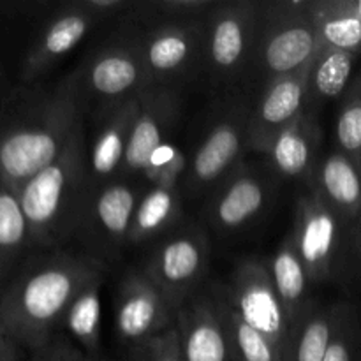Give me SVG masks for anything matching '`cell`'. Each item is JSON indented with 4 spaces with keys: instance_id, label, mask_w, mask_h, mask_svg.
I'll list each match as a JSON object with an SVG mask.
<instances>
[{
    "instance_id": "1",
    "label": "cell",
    "mask_w": 361,
    "mask_h": 361,
    "mask_svg": "<svg viewBox=\"0 0 361 361\" xmlns=\"http://www.w3.org/2000/svg\"><path fill=\"white\" fill-rule=\"evenodd\" d=\"M80 73L13 92L0 109V182L14 192L51 164L80 126Z\"/></svg>"
},
{
    "instance_id": "2",
    "label": "cell",
    "mask_w": 361,
    "mask_h": 361,
    "mask_svg": "<svg viewBox=\"0 0 361 361\" xmlns=\"http://www.w3.org/2000/svg\"><path fill=\"white\" fill-rule=\"evenodd\" d=\"M88 254L49 250L28 256L0 293V331L23 351H37L59 335L71 302L95 275L106 271Z\"/></svg>"
},
{
    "instance_id": "3",
    "label": "cell",
    "mask_w": 361,
    "mask_h": 361,
    "mask_svg": "<svg viewBox=\"0 0 361 361\" xmlns=\"http://www.w3.org/2000/svg\"><path fill=\"white\" fill-rule=\"evenodd\" d=\"M94 189L88 176L87 140L80 123L62 154L16 192L32 247L56 250L76 236Z\"/></svg>"
},
{
    "instance_id": "4",
    "label": "cell",
    "mask_w": 361,
    "mask_h": 361,
    "mask_svg": "<svg viewBox=\"0 0 361 361\" xmlns=\"http://www.w3.org/2000/svg\"><path fill=\"white\" fill-rule=\"evenodd\" d=\"M289 236L314 284L345 281L358 268L355 226L312 190L298 197Z\"/></svg>"
},
{
    "instance_id": "5",
    "label": "cell",
    "mask_w": 361,
    "mask_h": 361,
    "mask_svg": "<svg viewBox=\"0 0 361 361\" xmlns=\"http://www.w3.org/2000/svg\"><path fill=\"white\" fill-rule=\"evenodd\" d=\"M259 27L252 62L263 87L305 69L319 49L312 20L314 0L257 4Z\"/></svg>"
},
{
    "instance_id": "6",
    "label": "cell",
    "mask_w": 361,
    "mask_h": 361,
    "mask_svg": "<svg viewBox=\"0 0 361 361\" xmlns=\"http://www.w3.org/2000/svg\"><path fill=\"white\" fill-rule=\"evenodd\" d=\"M221 288L240 317L277 349L282 361H289L296 328L275 289L267 261L252 257L240 261L228 284Z\"/></svg>"
},
{
    "instance_id": "7",
    "label": "cell",
    "mask_w": 361,
    "mask_h": 361,
    "mask_svg": "<svg viewBox=\"0 0 361 361\" xmlns=\"http://www.w3.org/2000/svg\"><path fill=\"white\" fill-rule=\"evenodd\" d=\"M259 6L250 0L217 2L204 18L203 66L217 83H233L252 62Z\"/></svg>"
},
{
    "instance_id": "8",
    "label": "cell",
    "mask_w": 361,
    "mask_h": 361,
    "mask_svg": "<svg viewBox=\"0 0 361 361\" xmlns=\"http://www.w3.org/2000/svg\"><path fill=\"white\" fill-rule=\"evenodd\" d=\"M210 261L204 229L190 226L162 238L145 259L141 270L157 286L169 305L178 310L196 296Z\"/></svg>"
},
{
    "instance_id": "9",
    "label": "cell",
    "mask_w": 361,
    "mask_h": 361,
    "mask_svg": "<svg viewBox=\"0 0 361 361\" xmlns=\"http://www.w3.org/2000/svg\"><path fill=\"white\" fill-rule=\"evenodd\" d=\"M250 106L236 102L219 113L194 152L183 176L182 189L189 197L212 192L249 152Z\"/></svg>"
},
{
    "instance_id": "10",
    "label": "cell",
    "mask_w": 361,
    "mask_h": 361,
    "mask_svg": "<svg viewBox=\"0 0 361 361\" xmlns=\"http://www.w3.org/2000/svg\"><path fill=\"white\" fill-rule=\"evenodd\" d=\"M145 185L133 180L116 178L95 187L80 233L88 256L106 264L118 259L129 245V231L137 201Z\"/></svg>"
},
{
    "instance_id": "11",
    "label": "cell",
    "mask_w": 361,
    "mask_h": 361,
    "mask_svg": "<svg viewBox=\"0 0 361 361\" xmlns=\"http://www.w3.org/2000/svg\"><path fill=\"white\" fill-rule=\"evenodd\" d=\"M152 87H168L204 60V20L161 21L137 41Z\"/></svg>"
},
{
    "instance_id": "12",
    "label": "cell",
    "mask_w": 361,
    "mask_h": 361,
    "mask_svg": "<svg viewBox=\"0 0 361 361\" xmlns=\"http://www.w3.org/2000/svg\"><path fill=\"white\" fill-rule=\"evenodd\" d=\"M176 312L141 268L122 275L115 296V330L127 348L175 328Z\"/></svg>"
},
{
    "instance_id": "13",
    "label": "cell",
    "mask_w": 361,
    "mask_h": 361,
    "mask_svg": "<svg viewBox=\"0 0 361 361\" xmlns=\"http://www.w3.org/2000/svg\"><path fill=\"white\" fill-rule=\"evenodd\" d=\"M274 197V180L257 168L240 162L214 190L204 207V219L221 235L249 228L267 212Z\"/></svg>"
},
{
    "instance_id": "14",
    "label": "cell",
    "mask_w": 361,
    "mask_h": 361,
    "mask_svg": "<svg viewBox=\"0 0 361 361\" xmlns=\"http://www.w3.org/2000/svg\"><path fill=\"white\" fill-rule=\"evenodd\" d=\"M178 115L180 97L173 88L150 87L137 95L136 116L130 129L120 178L141 183V175L148 159L161 145L169 141Z\"/></svg>"
},
{
    "instance_id": "15",
    "label": "cell",
    "mask_w": 361,
    "mask_h": 361,
    "mask_svg": "<svg viewBox=\"0 0 361 361\" xmlns=\"http://www.w3.org/2000/svg\"><path fill=\"white\" fill-rule=\"evenodd\" d=\"M309 66L261 88L259 99L249 113V150L267 154L271 141L305 111Z\"/></svg>"
},
{
    "instance_id": "16",
    "label": "cell",
    "mask_w": 361,
    "mask_h": 361,
    "mask_svg": "<svg viewBox=\"0 0 361 361\" xmlns=\"http://www.w3.org/2000/svg\"><path fill=\"white\" fill-rule=\"evenodd\" d=\"M83 85L90 94L102 99L104 106L136 99L141 92L150 88L137 41H126L101 49L83 71Z\"/></svg>"
},
{
    "instance_id": "17",
    "label": "cell",
    "mask_w": 361,
    "mask_h": 361,
    "mask_svg": "<svg viewBox=\"0 0 361 361\" xmlns=\"http://www.w3.org/2000/svg\"><path fill=\"white\" fill-rule=\"evenodd\" d=\"M97 18L88 13L81 2L67 4L56 16L46 23L32 42L21 66V81L23 85H34L42 76L49 73L60 59L71 49L80 44L81 39L88 34Z\"/></svg>"
},
{
    "instance_id": "18",
    "label": "cell",
    "mask_w": 361,
    "mask_h": 361,
    "mask_svg": "<svg viewBox=\"0 0 361 361\" xmlns=\"http://www.w3.org/2000/svg\"><path fill=\"white\" fill-rule=\"evenodd\" d=\"M136 108L137 97L102 109L88 147V176L94 187L120 178Z\"/></svg>"
},
{
    "instance_id": "19",
    "label": "cell",
    "mask_w": 361,
    "mask_h": 361,
    "mask_svg": "<svg viewBox=\"0 0 361 361\" xmlns=\"http://www.w3.org/2000/svg\"><path fill=\"white\" fill-rule=\"evenodd\" d=\"M183 361H233L210 291L197 293L176 314Z\"/></svg>"
},
{
    "instance_id": "20",
    "label": "cell",
    "mask_w": 361,
    "mask_h": 361,
    "mask_svg": "<svg viewBox=\"0 0 361 361\" xmlns=\"http://www.w3.org/2000/svg\"><path fill=\"white\" fill-rule=\"evenodd\" d=\"M309 190L326 201L355 226L361 219V169L341 150L319 155L309 180Z\"/></svg>"
},
{
    "instance_id": "21",
    "label": "cell",
    "mask_w": 361,
    "mask_h": 361,
    "mask_svg": "<svg viewBox=\"0 0 361 361\" xmlns=\"http://www.w3.org/2000/svg\"><path fill=\"white\" fill-rule=\"evenodd\" d=\"M321 140L323 133L317 116L305 109L271 141L264 155L279 176L309 180L319 159Z\"/></svg>"
},
{
    "instance_id": "22",
    "label": "cell",
    "mask_w": 361,
    "mask_h": 361,
    "mask_svg": "<svg viewBox=\"0 0 361 361\" xmlns=\"http://www.w3.org/2000/svg\"><path fill=\"white\" fill-rule=\"evenodd\" d=\"M183 212L182 183H157L145 187L129 231V245H145L171 231Z\"/></svg>"
},
{
    "instance_id": "23",
    "label": "cell",
    "mask_w": 361,
    "mask_h": 361,
    "mask_svg": "<svg viewBox=\"0 0 361 361\" xmlns=\"http://www.w3.org/2000/svg\"><path fill=\"white\" fill-rule=\"evenodd\" d=\"M268 270H270L275 289L288 310L293 326L298 328L300 321L303 319L314 302L310 298V286L314 282L305 264L300 259L298 250L289 235L275 249L274 256L268 261Z\"/></svg>"
},
{
    "instance_id": "24",
    "label": "cell",
    "mask_w": 361,
    "mask_h": 361,
    "mask_svg": "<svg viewBox=\"0 0 361 361\" xmlns=\"http://www.w3.org/2000/svg\"><path fill=\"white\" fill-rule=\"evenodd\" d=\"M358 56L341 49H317L307 76V111L317 115L321 106L344 97Z\"/></svg>"
},
{
    "instance_id": "25",
    "label": "cell",
    "mask_w": 361,
    "mask_h": 361,
    "mask_svg": "<svg viewBox=\"0 0 361 361\" xmlns=\"http://www.w3.org/2000/svg\"><path fill=\"white\" fill-rule=\"evenodd\" d=\"M32 247L18 194L0 182V293L18 274Z\"/></svg>"
},
{
    "instance_id": "26",
    "label": "cell",
    "mask_w": 361,
    "mask_h": 361,
    "mask_svg": "<svg viewBox=\"0 0 361 361\" xmlns=\"http://www.w3.org/2000/svg\"><path fill=\"white\" fill-rule=\"evenodd\" d=\"M312 20L319 48L361 55V25L353 0H314Z\"/></svg>"
},
{
    "instance_id": "27",
    "label": "cell",
    "mask_w": 361,
    "mask_h": 361,
    "mask_svg": "<svg viewBox=\"0 0 361 361\" xmlns=\"http://www.w3.org/2000/svg\"><path fill=\"white\" fill-rule=\"evenodd\" d=\"M208 291H210L215 310H217L219 319H221L226 337H228L233 361H282L277 349L259 331L249 326L233 309L221 284H214L212 288H208Z\"/></svg>"
},
{
    "instance_id": "28",
    "label": "cell",
    "mask_w": 361,
    "mask_h": 361,
    "mask_svg": "<svg viewBox=\"0 0 361 361\" xmlns=\"http://www.w3.org/2000/svg\"><path fill=\"white\" fill-rule=\"evenodd\" d=\"M104 277L106 271L81 286L60 326V330H66L81 349L88 351V356H94L101 344V289Z\"/></svg>"
},
{
    "instance_id": "29",
    "label": "cell",
    "mask_w": 361,
    "mask_h": 361,
    "mask_svg": "<svg viewBox=\"0 0 361 361\" xmlns=\"http://www.w3.org/2000/svg\"><path fill=\"white\" fill-rule=\"evenodd\" d=\"M337 317V303L324 305L314 300L296 328L289 361H323Z\"/></svg>"
},
{
    "instance_id": "30",
    "label": "cell",
    "mask_w": 361,
    "mask_h": 361,
    "mask_svg": "<svg viewBox=\"0 0 361 361\" xmlns=\"http://www.w3.org/2000/svg\"><path fill=\"white\" fill-rule=\"evenodd\" d=\"M337 150L348 155L361 169V76L351 81L341 99V108L335 122Z\"/></svg>"
},
{
    "instance_id": "31",
    "label": "cell",
    "mask_w": 361,
    "mask_h": 361,
    "mask_svg": "<svg viewBox=\"0 0 361 361\" xmlns=\"http://www.w3.org/2000/svg\"><path fill=\"white\" fill-rule=\"evenodd\" d=\"M361 326L358 312L349 303H337L334 335L323 361H360Z\"/></svg>"
},
{
    "instance_id": "32",
    "label": "cell",
    "mask_w": 361,
    "mask_h": 361,
    "mask_svg": "<svg viewBox=\"0 0 361 361\" xmlns=\"http://www.w3.org/2000/svg\"><path fill=\"white\" fill-rule=\"evenodd\" d=\"M187 166L189 162L182 148L169 140L161 145L148 159L143 175H141V183L145 187L157 185V183H182Z\"/></svg>"
},
{
    "instance_id": "33",
    "label": "cell",
    "mask_w": 361,
    "mask_h": 361,
    "mask_svg": "<svg viewBox=\"0 0 361 361\" xmlns=\"http://www.w3.org/2000/svg\"><path fill=\"white\" fill-rule=\"evenodd\" d=\"M126 361H183L176 328L129 348Z\"/></svg>"
},
{
    "instance_id": "34",
    "label": "cell",
    "mask_w": 361,
    "mask_h": 361,
    "mask_svg": "<svg viewBox=\"0 0 361 361\" xmlns=\"http://www.w3.org/2000/svg\"><path fill=\"white\" fill-rule=\"evenodd\" d=\"M217 0H159L150 4L152 9L164 16V21H192L204 20Z\"/></svg>"
},
{
    "instance_id": "35",
    "label": "cell",
    "mask_w": 361,
    "mask_h": 361,
    "mask_svg": "<svg viewBox=\"0 0 361 361\" xmlns=\"http://www.w3.org/2000/svg\"><path fill=\"white\" fill-rule=\"evenodd\" d=\"M81 358L83 351L62 335H56L44 348L30 353V361H81Z\"/></svg>"
},
{
    "instance_id": "36",
    "label": "cell",
    "mask_w": 361,
    "mask_h": 361,
    "mask_svg": "<svg viewBox=\"0 0 361 361\" xmlns=\"http://www.w3.org/2000/svg\"><path fill=\"white\" fill-rule=\"evenodd\" d=\"M80 2L97 20L111 16V14H116L129 7V2H123V0H80Z\"/></svg>"
},
{
    "instance_id": "37",
    "label": "cell",
    "mask_w": 361,
    "mask_h": 361,
    "mask_svg": "<svg viewBox=\"0 0 361 361\" xmlns=\"http://www.w3.org/2000/svg\"><path fill=\"white\" fill-rule=\"evenodd\" d=\"M0 361H25L23 349L0 331Z\"/></svg>"
},
{
    "instance_id": "38",
    "label": "cell",
    "mask_w": 361,
    "mask_h": 361,
    "mask_svg": "<svg viewBox=\"0 0 361 361\" xmlns=\"http://www.w3.org/2000/svg\"><path fill=\"white\" fill-rule=\"evenodd\" d=\"M355 249L356 259H358V270L361 274V219L355 224Z\"/></svg>"
},
{
    "instance_id": "39",
    "label": "cell",
    "mask_w": 361,
    "mask_h": 361,
    "mask_svg": "<svg viewBox=\"0 0 361 361\" xmlns=\"http://www.w3.org/2000/svg\"><path fill=\"white\" fill-rule=\"evenodd\" d=\"M353 9H355L356 18H358V21L361 25V0H353Z\"/></svg>"
},
{
    "instance_id": "40",
    "label": "cell",
    "mask_w": 361,
    "mask_h": 361,
    "mask_svg": "<svg viewBox=\"0 0 361 361\" xmlns=\"http://www.w3.org/2000/svg\"><path fill=\"white\" fill-rule=\"evenodd\" d=\"M81 361H101L97 360L95 356H88V355H83V358H81Z\"/></svg>"
},
{
    "instance_id": "41",
    "label": "cell",
    "mask_w": 361,
    "mask_h": 361,
    "mask_svg": "<svg viewBox=\"0 0 361 361\" xmlns=\"http://www.w3.org/2000/svg\"><path fill=\"white\" fill-rule=\"evenodd\" d=\"M360 361H361V356H360Z\"/></svg>"
}]
</instances>
